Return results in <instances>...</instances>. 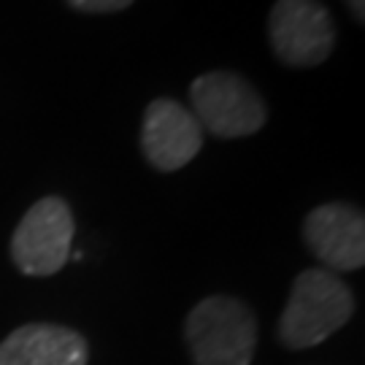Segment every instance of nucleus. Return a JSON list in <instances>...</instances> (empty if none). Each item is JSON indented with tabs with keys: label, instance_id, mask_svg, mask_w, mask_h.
I'll list each match as a JSON object with an SVG mask.
<instances>
[{
	"label": "nucleus",
	"instance_id": "obj_1",
	"mask_svg": "<svg viewBox=\"0 0 365 365\" xmlns=\"http://www.w3.org/2000/svg\"><path fill=\"white\" fill-rule=\"evenodd\" d=\"M354 314L346 282L327 268H309L295 279L279 319V341L287 349H309L330 339Z\"/></svg>",
	"mask_w": 365,
	"mask_h": 365
},
{
	"label": "nucleus",
	"instance_id": "obj_2",
	"mask_svg": "<svg viewBox=\"0 0 365 365\" xmlns=\"http://www.w3.org/2000/svg\"><path fill=\"white\" fill-rule=\"evenodd\" d=\"M184 339L195 365H249L257 344V322L241 300L211 295L190 312Z\"/></svg>",
	"mask_w": 365,
	"mask_h": 365
},
{
	"label": "nucleus",
	"instance_id": "obj_3",
	"mask_svg": "<svg viewBox=\"0 0 365 365\" xmlns=\"http://www.w3.org/2000/svg\"><path fill=\"white\" fill-rule=\"evenodd\" d=\"M190 101L197 125L220 138H244L257 133L268 119V108L247 78L230 71H211L192 81Z\"/></svg>",
	"mask_w": 365,
	"mask_h": 365
},
{
	"label": "nucleus",
	"instance_id": "obj_4",
	"mask_svg": "<svg viewBox=\"0 0 365 365\" xmlns=\"http://www.w3.org/2000/svg\"><path fill=\"white\" fill-rule=\"evenodd\" d=\"M73 214L63 197L49 195L33 203L11 235V260L25 276H52L71 257Z\"/></svg>",
	"mask_w": 365,
	"mask_h": 365
},
{
	"label": "nucleus",
	"instance_id": "obj_5",
	"mask_svg": "<svg viewBox=\"0 0 365 365\" xmlns=\"http://www.w3.org/2000/svg\"><path fill=\"white\" fill-rule=\"evenodd\" d=\"M268 38L284 66L312 68L333 52L336 25L319 0H276L268 16Z\"/></svg>",
	"mask_w": 365,
	"mask_h": 365
},
{
	"label": "nucleus",
	"instance_id": "obj_6",
	"mask_svg": "<svg viewBox=\"0 0 365 365\" xmlns=\"http://www.w3.org/2000/svg\"><path fill=\"white\" fill-rule=\"evenodd\" d=\"M203 146V133L195 114L170 98H157L146 106L141 149L155 170L170 173L184 168Z\"/></svg>",
	"mask_w": 365,
	"mask_h": 365
},
{
	"label": "nucleus",
	"instance_id": "obj_7",
	"mask_svg": "<svg viewBox=\"0 0 365 365\" xmlns=\"http://www.w3.org/2000/svg\"><path fill=\"white\" fill-rule=\"evenodd\" d=\"M303 238L327 271H357L365 265V217L349 203H325L303 222Z\"/></svg>",
	"mask_w": 365,
	"mask_h": 365
},
{
	"label": "nucleus",
	"instance_id": "obj_8",
	"mask_svg": "<svg viewBox=\"0 0 365 365\" xmlns=\"http://www.w3.org/2000/svg\"><path fill=\"white\" fill-rule=\"evenodd\" d=\"M90 346L81 333L49 322L16 327L0 341V365H87Z\"/></svg>",
	"mask_w": 365,
	"mask_h": 365
},
{
	"label": "nucleus",
	"instance_id": "obj_9",
	"mask_svg": "<svg viewBox=\"0 0 365 365\" xmlns=\"http://www.w3.org/2000/svg\"><path fill=\"white\" fill-rule=\"evenodd\" d=\"M133 0H68V6H73L76 11L84 14H111L128 9Z\"/></svg>",
	"mask_w": 365,
	"mask_h": 365
},
{
	"label": "nucleus",
	"instance_id": "obj_10",
	"mask_svg": "<svg viewBox=\"0 0 365 365\" xmlns=\"http://www.w3.org/2000/svg\"><path fill=\"white\" fill-rule=\"evenodd\" d=\"M346 6H349V11L354 14V19L363 25V19H365V0H344Z\"/></svg>",
	"mask_w": 365,
	"mask_h": 365
}]
</instances>
